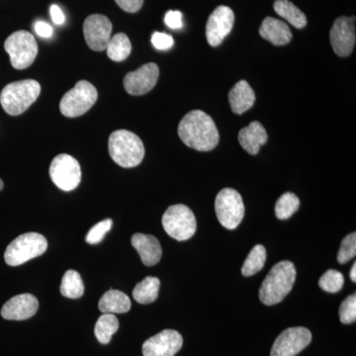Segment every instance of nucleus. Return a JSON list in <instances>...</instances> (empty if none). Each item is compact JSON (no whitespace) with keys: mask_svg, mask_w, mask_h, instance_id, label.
<instances>
[{"mask_svg":"<svg viewBox=\"0 0 356 356\" xmlns=\"http://www.w3.org/2000/svg\"><path fill=\"white\" fill-rule=\"evenodd\" d=\"M178 135L187 147L200 152L212 151L220 140L214 120L201 110L185 115L178 126Z\"/></svg>","mask_w":356,"mask_h":356,"instance_id":"1","label":"nucleus"},{"mask_svg":"<svg viewBox=\"0 0 356 356\" xmlns=\"http://www.w3.org/2000/svg\"><path fill=\"white\" fill-rule=\"evenodd\" d=\"M296 267L289 261L278 262L267 274L259 289V299L264 305L280 303L291 291L296 280Z\"/></svg>","mask_w":356,"mask_h":356,"instance_id":"2","label":"nucleus"},{"mask_svg":"<svg viewBox=\"0 0 356 356\" xmlns=\"http://www.w3.org/2000/svg\"><path fill=\"white\" fill-rule=\"evenodd\" d=\"M108 147L110 156L122 168H135L142 163L145 156L142 140L130 131L118 130L112 133Z\"/></svg>","mask_w":356,"mask_h":356,"instance_id":"3","label":"nucleus"},{"mask_svg":"<svg viewBox=\"0 0 356 356\" xmlns=\"http://www.w3.org/2000/svg\"><path fill=\"white\" fill-rule=\"evenodd\" d=\"M41 86L34 79H24L7 84L0 95L2 108L11 116H18L36 102Z\"/></svg>","mask_w":356,"mask_h":356,"instance_id":"4","label":"nucleus"},{"mask_svg":"<svg viewBox=\"0 0 356 356\" xmlns=\"http://www.w3.org/2000/svg\"><path fill=\"white\" fill-rule=\"evenodd\" d=\"M47 248L48 242L41 234H23L9 243L4 254V259L8 266H21L43 254Z\"/></svg>","mask_w":356,"mask_h":356,"instance_id":"5","label":"nucleus"},{"mask_svg":"<svg viewBox=\"0 0 356 356\" xmlns=\"http://www.w3.org/2000/svg\"><path fill=\"white\" fill-rule=\"evenodd\" d=\"M163 229L170 238L178 242L189 240L196 233L197 222L191 208L184 204L170 206L163 214Z\"/></svg>","mask_w":356,"mask_h":356,"instance_id":"6","label":"nucleus"},{"mask_svg":"<svg viewBox=\"0 0 356 356\" xmlns=\"http://www.w3.org/2000/svg\"><path fill=\"white\" fill-rule=\"evenodd\" d=\"M14 69L25 70L34 63L38 54V44L31 33L20 30L14 32L4 43Z\"/></svg>","mask_w":356,"mask_h":356,"instance_id":"7","label":"nucleus"},{"mask_svg":"<svg viewBox=\"0 0 356 356\" xmlns=\"http://www.w3.org/2000/svg\"><path fill=\"white\" fill-rule=\"evenodd\" d=\"M98 98L97 89L88 81H81L62 98L60 110L69 118H76L88 111Z\"/></svg>","mask_w":356,"mask_h":356,"instance_id":"8","label":"nucleus"},{"mask_svg":"<svg viewBox=\"0 0 356 356\" xmlns=\"http://www.w3.org/2000/svg\"><path fill=\"white\" fill-rule=\"evenodd\" d=\"M215 210L222 226L228 229L238 228L245 216L242 196L235 189L224 188L218 193Z\"/></svg>","mask_w":356,"mask_h":356,"instance_id":"9","label":"nucleus"},{"mask_svg":"<svg viewBox=\"0 0 356 356\" xmlns=\"http://www.w3.org/2000/svg\"><path fill=\"white\" fill-rule=\"evenodd\" d=\"M49 172L51 181L62 191H74L81 184V165L70 154H62L56 156L51 161Z\"/></svg>","mask_w":356,"mask_h":356,"instance_id":"10","label":"nucleus"},{"mask_svg":"<svg viewBox=\"0 0 356 356\" xmlns=\"http://www.w3.org/2000/svg\"><path fill=\"white\" fill-rule=\"evenodd\" d=\"M312 334L303 327H289L274 341L270 356H296L311 343Z\"/></svg>","mask_w":356,"mask_h":356,"instance_id":"11","label":"nucleus"},{"mask_svg":"<svg viewBox=\"0 0 356 356\" xmlns=\"http://www.w3.org/2000/svg\"><path fill=\"white\" fill-rule=\"evenodd\" d=\"M112 23L102 14H92L84 21L83 34L91 50L104 51L111 39Z\"/></svg>","mask_w":356,"mask_h":356,"instance_id":"12","label":"nucleus"},{"mask_svg":"<svg viewBox=\"0 0 356 356\" xmlns=\"http://www.w3.org/2000/svg\"><path fill=\"white\" fill-rule=\"evenodd\" d=\"M330 39L337 56H350L355 46V17L341 16L337 18L332 25Z\"/></svg>","mask_w":356,"mask_h":356,"instance_id":"13","label":"nucleus"},{"mask_svg":"<svg viewBox=\"0 0 356 356\" xmlns=\"http://www.w3.org/2000/svg\"><path fill=\"white\" fill-rule=\"evenodd\" d=\"M235 14L228 6H218L209 16L206 26V37L212 47H218L233 29Z\"/></svg>","mask_w":356,"mask_h":356,"instance_id":"14","label":"nucleus"},{"mask_svg":"<svg viewBox=\"0 0 356 356\" xmlns=\"http://www.w3.org/2000/svg\"><path fill=\"white\" fill-rule=\"evenodd\" d=\"M184 339L173 330H165L156 336L149 337L143 344L144 356H175L181 350Z\"/></svg>","mask_w":356,"mask_h":356,"instance_id":"15","label":"nucleus"},{"mask_svg":"<svg viewBox=\"0 0 356 356\" xmlns=\"http://www.w3.org/2000/svg\"><path fill=\"white\" fill-rule=\"evenodd\" d=\"M159 70L154 63L142 65L129 72L124 79V86L131 95H143L151 91L158 83Z\"/></svg>","mask_w":356,"mask_h":356,"instance_id":"16","label":"nucleus"},{"mask_svg":"<svg viewBox=\"0 0 356 356\" xmlns=\"http://www.w3.org/2000/svg\"><path fill=\"white\" fill-rule=\"evenodd\" d=\"M38 308V299L34 295L25 293L9 299L2 307L1 316L9 321L28 320L37 313Z\"/></svg>","mask_w":356,"mask_h":356,"instance_id":"17","label":"nucleus"},{"mask_svg":"<svg viewBox=\"0 0 356 356\" xmlns=\"http://www.w3.org/2000/svg\"><path fill=\"white\" fill-rule=\"evenodd\" d=\"M132 245L137 250L143 264L147 266H154L161 261L163 255L161 243L156 236L135 234L131 240Z\"/></svg>","mask_w":356,"mask_h":356,"instance_id":"18","label":"nucleus"},{"mask_svg":"<svg viewBox=\"0 0 356 356\" xmlns=\"http://www.w3.org/2000/svg\"><path fill=\"white\" fill-rule=\"evenodd\" d=\"M267 133L259 122L254 121L238 133V142L250 154H259L261 147L266 144Z\"/></svg>","mask_w":356,"mask_h":356,"instance_id":"19","label":"nucleus"},{"mask_svg":"<svg viewBox=\"0 0 356 356\" xmlns=\"http://www.w3.org/2000/svg\"><path fill=\"white\" fill-rule=\"evenodd\" d=\"M259 34L275 46H284L292 39L291 30L286 23L273 17H266L262 21Z\"/></svg>","mask_w":356,"mask_h":356,"instance_id":"20","label":"nucleus"},{"mask_svg":"<svg viewBox=\"0 0 356 356\" xmlns=\"http://www.w3.org/2000/svg\"><path fill=\"white\" fill-rule=\"evenodd\" d=\"M229 102L234 113H245L254 106L255 102L254 89L250 88L248 81H238L229 91Z\"/></svg>","mask_w":356,"mask_h":356,"instance_id":"21","label":"nucleus"},{"mask_svg":"<svg viewBox=\"0 0 356 356\" xmlns=\"http://www.w3.org/2000/svg\"><path fill=\"white\" fill-rule=\"evenodd\" d=\"M131 306V300L125 293L113 289L105 292L98 304V308L103 314L127 313Z\"/></svg>","mask_w":356,"mask_h":356,"instance_id":"22","label":"nucleus"},{"mask_svg":"<svg viewBox=\"0 0 356 356\" xmlns=\"http://www.w3.org/2000/svg\"><path fill=\"white\" fill-rule=\"evenodd\" d=\"M159 287H161V281L158 277L147 276L134 288V299L138 303L145 304V305L154 303L158 299Z\"/></svg>","mask_w":356,"mask_h":356,"instance_id":"23","label":"nucleus"},{"mask_svg":"<svg viewBox=\"0 0 356 356\" xmlns=\"http://www.w3.org/2000/svg\"><path fill=\"white\" fill-rule=\"evenodd\" d=\"M273 7L278 15L286 19L294 27L302 29L307 25L305 14L289 0H276Z\"/></svg>","mask_w":356,"mask_h":356,"instance_id":"24","label":"nucleus"},{"mask_svg":"<svg viewBox=\"0 0 356 356\" xmlns=\"http://www.w3.org/2000/svg\"><path fill=\"white\" fill-rule=\"evenodd\" d=\"M107 56L114 62H123L130 56L132 44L127 35L118 33L110 39L107 44Z\"/></svg>","mask_w":356,"mask_h":356,"instance_id":"25","label":"nucleus"},{"mask_svg":"<svg viewBox=\"0 0 356 356\" xmlns=\"http://www.w3.org/2000/svg\"><path fill=\"white\" fill-rule=\"evenodd\" d=\"M119 321L114 314H103L95 325V337L100 343L107 344L111 341L115 332L118 331Z\"/></svg>","mask_w":356,"mask_h":356,"instance_id":"26","label":"nucleus"},{"mask_svg":"<svg viewBox=\"0 0 356 356\" xmlns=\"http://www.w3.org/2000/svg\"><path fill=\"white\" fill-rule=\"evenodd\" d=\"M60 290L63 296L67 298L79 299L83 297L84 285L81 274L72 269L67 270L63 277Z\"/></svg>","mask_w":356,"mask_h":356,"instance_id":"27","label":"nucleus"},{"mask_svg":"<svg viewBox=\"0 0 356 356\" xmlns=\"http://www.w3.org/2000/svg\"><path fill=\"white\" fill-rule=\"evenodd\" d=\"M266 261V250L264 245H257L248 254L242 267V274L245 277L254 275L264 268Z\"/></svg>","mask_w":356,"mask_h":356,"instance_id":"28","label":"nucleus"},{"mask_svg":"<svg viewBox=\"0 0 356 356\" xmlns=\"http://www.w3.org/2000/svg\"><path fill=\"white\" fill-rule=\"evenodd\" d=\"M300 201L292 192L282 194L275 205V215L280 220H287L299 209Z\"/></svg>","mask_w":356,"mask_h":356,"instance_id":"29","label":"nucleus"},{"mask_svg":"<svg viewBox=\"0 0 356 356\" xmlns=\"http://www.w3.org/2000/svg\"><path fill=\"white\" fill-rule=\"evenodd\" d=\"M344 277L343 273L334 269H329L318 280V286L325 292L337 293L343 289Z\"/></svg>","mask_w":356,"mask_h":356,"instance_id":"30","label":"nucleus"},{"mask_svg":"<svg viewBox=\"0 0 356 356\" xmlns=\"http://www.w3.org/2000/svg\"><path fill=\"white\" fill-rule=\"evenodd\" d=\"M113 221L111 219L103 220L89 229L86 241L89 245H97L102 243L105 235L111 229Z\"/></svg>","mask_w":356,"mask_h":356,"instance_id":"31","label":"nucleus"},{"mask_svg":"<svg viewBox=\"0 0 356 356\" xmlns=\"http://www.w3.org/2000/svg\"><path fill=\"white\" fill-rule=\"evenodd\" d=\"M356 254V234L346 236L341 242V248L337 254V261L341 264H346L353 259Z\"/></svg>","mask_w":356,"mask_h":356,"instance_id":"32","label":"nucleus"},{"mask_svg":"<svg viewBox=\"0 0 356 356\" xmlns=\"http://www.w3.org/2000/svg\"><path fill=\"white\" fill-rule=\"evenodd\" d=\"M339 318L344 325H350L356 321V295L353 294L344 299L339 307Z\"/></svg>","mask_w":356,"mask_h":356,"instance_id":"33","label":"nucleus"},{"mask_svg":"<svg viewBox=\"0 0 356 356\" xmlns=\"http://www.w3.org/2000/svg\"><path fill=\"white\" fill-rule=\"evenodd\" d=\"M152 43H153L154 48L158 50L165 51L172 48L175 41L170 35L165 34V33H154L152 36Z\"/></svg>","mask_w":356,"mask_h":356,"instance_id":"34","label":"nucleus"},{"mask_svg":"<svg viewBox=\"0 0 356 356\" xmlns=\"http://www.w3.org/2000/svg\"><path fill=\"white\" fill-rule=\"evenodd\" d=\"M165 22L172 29H180L184 26L182 13L180 11H168L165 14Z\"/></svg>","mask_w":356,"mask_h":356,"instance_id":"35","label":"nucleus"},{"mask_svg":"<svg viewBox=\"0 0 356 356\" xmlns=\"http://www.w3.org/2000/svg\"><path fill=\"white\" fill-rule=\"evenodd\" d=\"M121 9L129 13H135L139 11L144 3V0H115Z\"/></svg>","mask_w":356,"mask_h":356,"instance_id":"36","label":"nucleus"},{"mask_svg":"<svg viewBox=\"0 0 356 356\" xmlns=\"http://www.w3.org/2000/svg\"><path fill=\"white\" fill-rule=\"evenodd\" d=\"M35 31L42 38H50L53 35V28L48 23L43 22V21H38L35 24Z\"/></svg>","mask_w":356,"mask_h":356,"instance_id":"37","label":"nucleus"},{"mask_svg":"<svg viewBox=\"0 0 356 356\" xmlns=\"http://www.w3.org/2000/svg\"><path fill=\"white\" fill-rule=\"evenodd\" d=\"M50 13L51 20L54 21L55 24H64L65 17L64 13H63L62 9H60V7L54 4V6H51Z\"/></svg>","mask_w":356,"mask_h":356,"instance_id":"38","label":"nucleus"},{"mask_svg":"<svg viewBox=\"0 0 356 356\" xmlns=\"http://www.w3.org/2000/svg\"><path fill=\"white\" fill-rule=\"evenodd\" d=\"M350 280L353 281V282H356V264H353V267H351L350 270Z\"/></svg>","mask_w":356,"mask_h":356,"instance_id":"39","label":"nucleus"},{"mask_svg":"<svg viewBox=\"0 0 356 356\" xmlns=\"http://www.w3.org/2000/svg\"><path fill=\"white\" fill-rule=\"evenodd\" d=\"M2 189H3V181H2L1 179H0V191H1Z\"/></svg>","mask_w":356,"mask_h":356,"instance_id":"40","label":"nucleus"}]
</instances>
